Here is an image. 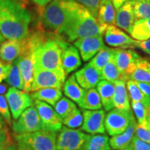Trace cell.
<instances>
[{
  "mask_svg": "<svg viewBox=\"0 0 150 150\" xmlns=\"http://www.w3.org/2000/svg\"><path fill=\"white\" fill-rule=\"evenodd\" d=\"M88 136L79 129L62 127L56 138V150H83Z\"/></svg>",
  "mask_w": 150,
  "mask_h": 150,
  "instance_id": "8992f818",
  "label": "cell"
},
{
  "mask_svg": "<svg viewBox=\"0 0 150 150\" xmlns=\"http://www.w3.org/2000/svg\"><path fill=\"white\" fill-rule=\"evenodd\" d=\"M119 150H133V149L130 147V146H129V147H127L126 148H124V149H119Z\"/></svg>",
  "mask_w": 150,
  "mask_h": 150,
  "instance_id": "11a10c76",
  "label": "cell"
},
{
  "mask_svg": "<svg viewBox=\"0 0 150 150\" xmlns=\"http://www.w3.org/2000/svg\"><path fill=\"white\" fill-rule=\"evenodd\" d=\"M75 47L79 50L83 61H88L101 50L106 47L103 41L102 35L82 38L74 42Z\"/></svg>",
  "mask_w": 150,
  "mask_h": 150,
  "instance_id": "9a60e30c",
  "label": "cell"
},
{
  "mask_svg": "<svg viewBox=\"0 0 150 150\" xmlns=\"http://www.w3.org/2000/svg\"><path fill=\"white\" fill-rule=\"evenodd\" d=\"M63 0H52L40 13L39 24L46 32L57 35L65 18Z\"/></svg>",
  "mask_w": 150,
  "mask_h": 150,
  "instance_id": "5b68a950",
  "label": "cell"
},
{
  "mask_svg": "<svg viewBox=\"0 0 150 150\" xmlns=\"http://www.w3.org/2000/svg\"><path fill=\"white\" fill-rule=\"evenodd\" d=\"M145 1H147V2L150 4V0H145Z\"/></svg>",
  "mask_w": 150,
  "mask_h": 150,
  "instance_id": "91938a15",
  "label": "cell"
},
{
  "mask_svg": "<svg viewBox=\"0 0 150 150\" xmlns=\"http://www.w3.org/2000/svg\"><path fill=\"white\" fill-rule=\"evenodd\" d=\"M35 107L42 122L43 130L57 133L63 127V122L54 109L47 103L34 100Z\"/></svg>",
  "mask_w": 150,
  "mask_h": 150,
  "instance_id": "8fae6325",
  "label": "cell"
},
{
  "mask_svg": "<svg viewBox=\"0 0 150 150\" xmlns=\"http://www.w3.org/2000/svg\"><path fill=\"white\" fill-rule=\"evenodd\" d=\"M131 107L137 119V122L140 126L150 129L149 115L150 106L142 102H131Z\"/></svg>",
  "mask_w": 150,
  "mask_h": 150,
  "instance_id": "4dcf8cb0",
  "label": "cell"
},
{
  "mask_svg": "<svg viewBox=\"0 0 150 150\" xmlns=\"http://www.w3.org/2000/svg\"><path fill=\"white\" fill-rule=\"evenodd\" d=\"M12 141L11 135L9 134L8 129L6 127H4L0 129V145L6 142Z\"/></svg>",
  "mask_w": 150,
  "mask_h": 150,
  "instance_id": "ee69618b",
  "label": "cell"
},
{
  "mask_svg": "<svg viewBox=\"0 0 150 150\" xmlns=\"http://www.w3.org/2000/svg\"><path fill=\"white\" fill-rule=\"evenodd\" d=\"M97 91L100 97L102 106L105 110L109 111L114 108L113 95L115 86L112 82L106 80H102L97 83Z\"/></svg>",
  "mask_w": 150,
  "mask_h": 150,
  "instance_id": "cb8c5ba5",
  "label": "cell"
},
{
  "mask_svg": "<svg viewBox=\"0 0 150 150\" xmlns=\"http://www.w3.org/2000/svg\"><path fill=\"white\" fill-rule=\"evenodd\" d=\"M6 150H18V149H17V147L16 145H14V144H11V145L9 146V147H8V149H7Z\"/></svg>",
  "mask_w": 150,
  "mask_h": 150,
  "instance_id": "f5cc1de1",
  "label": "cell"
},
{
  "mask_svg": "<svg viewBox=\"0 0 150 150\" xmlns=\"http://www.w3.org/2000/svg\"><path fill=\"white\" fill-rule=\"evenodd\" d=\"M109 138L105 134H89L83 150H110Z\"/></svg>",
  "mask_w": 150,
  "mask_h": 150,
  "instance_id": "f546056e",
  "label": "cell"
},
{
  "mask_svg": "<svg viewBox=\"0 0 150 150\" xmlns=\"http://www.w3.org/2000/svg\"><path fill=\"white\" fill-rule=\"evenodd\" d=\"M63 87L65 96L77 104L81 101L85 95L86 90L82 88L77 83L74 74L65 81Z\"/></svg>",
  "mask_w": 150,
  "mask_h": 150,
  "instance_id": "4316f807",
  "label": "cell"
},
{
  "mask_svg": "<svg viewBox=\"0 0 150 150\" xmlns=\"http://www.w3.org/2000/svg\"><path fill=\"white\" fill-rule=\"evenodd\" d=\"M78 106L83 110L102 109V102L97 89L86 90L85 95L81 101L78 104Z\"/></svg>",
  "mask_w": 150,
  "mask_h": 150,
  "instance_id": "83f0119b",
  "label": "cell"
},
{
  "mask_svg": "<svg viewBox=\"0 0 150 150\" xmlns=\"http://www.w3.org/2000/svg\"><path fill=\"white\" fill-rule=\"evenodd\" d=\"M7 90V86L6 84H0V95L4 94Z\"/></svg>",
  "mask_w": 150,
  "mask_h": 150,
  "instance_id": "f907efd6",
  "label": "cell"
},
{
  "mask_svg": "<svg viewBox=\"0 0 150 150\" xmlns=\"http://www.w3.org/2000/svg\"><path fill=\"white\" fill-rule=\"evenodd\" d=\"M136 82V85L139 88V89L146 96L150 99V83H144V82Z\"/></svg>",
  "mask_w": 150,
  "mask_h": 150,
  "instance_id": "bcb514c9",
  "label": "cell"
},
{
  "mask_svg": "<svg viewBox=\"0 0 150 150\" xmlns=\"http://www.w3.org/2000/svg\"><path fill=\"white\" fill-rule=\"evenodd\" d=\"M83 124L80 130L84 132L94 134H105L106 129L104 126L105 111L99 110H83L82 109Z\"/></svg>",
  "mask_w": 150,
  "mask_h": 150,
  "instance_id": "7c38bea8",
  "label": "cell"
},
{
  "mask_svg": "<svg viewBox=\"0 0 150 150\" xmlns=\"http://www.w3.org/2000/svg\"><path fill=\"white\" fill-rule=\"evenodd\" d=\"M63 40L58 35L50 33L47 38L33 52L34 67L65 73L61 57V42Z\"/></svg>",
  "mask_w": 150,
  "mask_h": 150,
  "instance_id": "3957f363",
  "label": "cell"
},
{
  "mask_svg": "<svg viewBox=\"0 0 150 150\" xmlns=\"http://www.w3.org/2000/svg\"><path fill=\"white\" fill-rule=\"evenodd\" d=\"M65 18L57 35L68 42L82 38L103 35L106 28L100 25L97 19L83 6L73 0H63Z\"/></svg>",
  "mask_w": 150,
  "mask_h": 150,
  "instance_id": "6da1fadb",
  "label": "cell"
},
{
  "mask_svg": "<svg viewBox=\"0 0 150 150\" xmlns=\"http://www.w3.org/2000/svg\"><path fill=\"white\" fill-rule=\"evenodd\" d=\"M140 56L134 50L128 49H115L114 59L117 69L122 76L123 80L127 81L135 67V61Z\"/></svg>",
  "mask_w": 150,
  "mask_h": 150,
  "instance_id": "5bb4252c",
  "label": "cell"
},
{
  "mask_svg": "<svg viewBox=\"0 0 150 150\" xmlns=\"http://www.w3.org/2000/svg\"><path fill=\"white\" fill-rule=\"evenodd\" d=\"M73 1H76V2L80 4L81 5L86 7L91 12V13L95 18H97L101 0H73Z\"/></svg>",
  "mask_w": 150,
  "mask_h": 150,
  "instance_id": "f35d334b",
  "label": "cell"
},
{
  "mask_svg": "<svg viewBox=\"0 0 150 150\" xmlns=\"http://www.w3.org/2000/svg\"><path fill=\"white\" fill-rule=\"evenodd\" d=\"M16 1H17V0H16ZM18 1H20L21 2H24V1H25L26 0H18Z\"/></svg>",
  "mask_w": 150,
  "mask_h": 150,
  "instance_id": "680465c9",
  "label": "cell"
},
{
  "mask_svg": "<svg viewBox=\"0 0 150 150\" xmlns=\"http://www.w3.org/2000/svg\"><path fill=\"white\" fill-rule=\"evenodd\" d=\"M21 53L20 40H8L0 47V59L6 63H11L18 59Z\"/></svg>",
  "mask_w": 150,
  "mask_h": 150,
  "instance_id": "603a6c76",
  "label": "cell"
},
{
  "mask_svg": "<svg viewBox=\"0 0 150 150\" xmlns=\"http://www.w3.org/2000/svg\"><path fill=\"white\" fill-rule=\"evenodd\" d=\"M15 134H22L43 130L42 122L35 106H30L12 124Z\"/></svg>",
  "mask_w": 150,
  "mask_h": 150,
  "instance_id": "ba28073f",
  "label": "cell"
},
{
  "mask_svg": "<svg viewBox=\"0 0 150 150\" xmlns=\"http://www.w3.org/2000/svg\"><path fill=\"white\" fill-rule=\"evenodd\" d=\"M61 89L57 88H45L33 92L31 96L33 100L42 101L54 106L56 102L62 97Z\"/></svg>",
  "mask_w": 150,
  "mask_h": 150,
  "instance_id": "484cf974",
  "label": "cell"
},
{
  "mask_svg": "<svg viewBox=\"0 0 150 150\" xmlns=\"http://www.w3.org/2000/svg\"><path fill=\"white\" fill-rule=\"evenodd\" d=\"M6 83L12 86V88H18L19 90H23V84L20 74V70H19L18 60L17 59L13 62L11 67L9 71V74L6 79Z\"/></svg>",
  "mask_w": 150,
  "mask_h": 150,
  "instance_id": "d590c367",
  "label": "cell"
},
{
  "mask_svg": "<svg viewBox=\"0 0 150 150\" xmlns=\"http://www.w3.org/2000/svg\"><path fill=\"white\" fill-rule=\"evenodd\" d=\"M136 136L142 141L150 144V129L145 128L137 124L136 128Z\"/></svg>",
  "mask_w": 150,
  "mask_h": 150,
  "instance_id": "60d3db41",
  "label": "cell"
},
{
  "mask_svg": "<svg viewBox=\"0 0 150 150\" xmlns=\"http://www.w3.org/2000/svg\"><path fill=\"white\" fill-rule=\"evenodd\" d=\"M63 124L70 129H76L81 127L83 124V115L81 110L76 108L63 120Z\"/></svg>",
  "mask_w": 150,
  "mask_h": 150,
  "instance_id": "74e56055",
  "label": "cell"
},
{
  "mask_svg": "<svg viewBox=\"0 0 150 150\" xmlns=\"http://www.w3.org/2000/svg\"><path fill=\"white\" fill-rule=\"evenodd\" d=\"M111 0H101L97 13V20L100 25L116 26V11Z\"/></svg>",
  "mask_w": 150,
  "mask_h": 150,
  "instance_id": "44dd1931",
  "label": "cell"
},
{
  "mask_svg": "<svg viewBox=\"0 0 150 150\" xmlns=\"http://www.w3.org/2000/svg\"><path fill=\"white\" fill-rule=\"evenodd\" d=\"M18 145L29 150H56V133L40 130L32 133L14 134Z\"/></svg>",
  "mask_w": 150,
  "mask_h": 150,
  "instance_id": "277c9868",
  "label": "cell"
},
{
  "mask_svg": "<svg viewBox=\"0 0 150 150\" xmlns=\"http://www.w3.org/2000/svg\"><path fill=\"white\" fill-rule=\"evenodd\" d=\"M137 124L138 122L134 116L125 132L120 135L112 136L109 139L110 148L113 150H119L129 147L134 137L136 136Z\"/></svg>",
  "mask_w": 150,
  "mask_h": 150,
  "instance_id": "ffe728a7",
  "label": "cell"
},
{
  "mask_svg": "<svg viewBox=\"0 0 150 150\" xmlns=\"http://www.w3.org/2000/svg\"><path fill=\"white\" fill-rule=\"evenodd\" d=\"M105 42L112 47L133 49L136 47L138 40H134L115 26H108L104 32Z\"/></svg>",
  "mask_w": 150,
  "mask_h": 150,
  "instance_id": "2e32d148",
  "label": "cell"
},
{
  "mask_svg": "<svg viewBox=\"0 0 150 150\" xmlns=\"http://www.w3.org/2000/svg\"><path fill=\"white\" fill-rule=\"evenodd\" d=\"M74 75L77 83L84 90L94 88L100 81L103 80L101 72L90 62L76 72Z\"/></svg>",
  "mask_w": 150,
  "mask_h": 150,
  "instance_id": "ac0fdd59",
  "label": "cell"
},
{
  "mask_svg": "<svg viewBox=\"0 0 150 150\" xmlns=\"http://www.w3.org/2000/svg\"><path fill=\"white\" fill-rule=\"evenodd\" d=\"M135 21L136 18L132 1L127 0L117 10L115 18L116 26L129 33Z\"/></svg>",
  "mask_w": 150,
  "mask_h": 150,
  "instance_id": "d6986e66",
  "label": "cell"
},
{
  "mask_svg": "<svg viewBox=\"0 0 150 150\" xmlns=\"http://www.w3.org/2000/svg\"><path fill=\"white\" fill-rule=\"evenodd\" d=\"M5 127V122L1 117H0V129H2Z\"/></svg>",
  "mask_w": 150,
  "mask_h": 150,
  "instance_id": "816d5d0a",
  "label": "cell"
},
{
  "mask_svg": "<svg viewBox=\"0 0 150 150\" xmlns=\"http://www.w3.org/2000/svg\"><path fill=\"white\" fill-rule=\"evenodd\" d=\"M134 116L131 110H122L113 108L105 116L104 126L106 131L111 136L122 134L129 127L131 120Z\"/></svg>",
  "mask_w": 150,
  "mask_h": 150,
  "instance_id": "52a82bcc",
  "label": "cell"
},
{
  "mask_svg": "<svg viewBox=\"0 0 150 150\" xmlns=\"http://www.w3.org/2000/svg\"><path fill=\"white\" fill-rule=\"evenodd\" d=\"M115 91L113 95L114 108L122 110H130L129 97L126 87V82L123 80H117L114 82Z\"/></svg>",
  "mask_w": 150,
  "mask_h": 150,
  "instance_id": "7402d4cb",
  "label": "cell"
},
{
  "mask_svg": "<svg viewBox=\"0 0 150 150\" xmlns=\"http://www.w3.org/2000/svg\"><path fill=\"white\" fill-rule=\"evenodd\" d=\"M6 97L14 120L18 119L24 110L33 104V99L29 93L15 88H9Z\"/></svg>",
  "mask_w": 150,
  "mask_h": 150,
  "instance_id": "30bf717a",
  "label": "cell"
},
{
  "mask_svg": "<svg viewBox=\"0 0 150 150\" xmlns=\"http://www.w3.org/2000/svg\"><path fill=\"white\" fill-rule=\"evenodd\" d=\"M11 144H12V141L6 142L4 143L1 144V145H0V150H6Z\"/></svg>",
  "mask_w": 150,
  "mask_h": 150,
  "instance_id": "681fc988",
  "label": "cell"
},
{
  "mask_svg": "<svg viewBox=\"0 0 150 150\" xmlns=\"http://www.w3.org/2000/svg\"><path fill=\"white\" fill-rule=\"evenodd\" d=\"M132 38L138 41L150 38V20H137L134 22L129 33Z\"/></svg>",
  "mask_w": 150,
  "mask_h": 150,
  "instance_id": "f1b7e54d",
  "label": "cell"
},
{
  "mask_svg": "<svg viewBox=\"0 0 150 150\" xmlns=\"http://www.w3.org/2000/svg\"><path fill=\"white\" fill-rule=\"evenodd\" d=\"M149 126H150V111H149Z\"/></svg>",
  "mask_w": 150,
  "mask_h": 150,
  "instance_id": "6f0895ef",
  "label": "cell"
},
{
  "mask_svg": "<svg viewBox=\"0 0 150 150\" xmlns=\"http://www.w3.org/2000/svg\"><path fill=\"white\" fill-rule=\"evenodd\" d=\"M129 79L135 81L150 83V61L146 58L140 57L135 61V67Z\"/></svg>",
  "mask_w": 150,
  "mask_h": 150,
  "instance_id": "d4e9b609",
  "label": "cell"
},
{
  "mask_svg": "<svg viewBox=\"0 0 150 150\" xmlns=\"http://www.w3.org/2000/svg\"><path fill=\"white\" fill-rule=\"evenodd\" d=\"M114 55H115V54H114ZM114 55L110 58L109 61L105 65L104 68L102 69V72H101L103 80H106L108 81L112 82V83H114L116 81L120 79L123 80L122 76L120 72L117 65H116Z\"/></svg>",
  "mask_w": 150,
  "mask_h": 150,
  "instance_id": "1f68e13d",
  "label": "cell"
},
{
  "mask_svg": "<svg viewBox=\"0 0 150 150\" xmlns=\"http://www.w3.org/2000/svg\"><path fill=\"white\" fill-rule=\"evenodd\" d=\"M61 63L65 74L76 70L81 65L78 50L70 42L63 40L61 42Z\"/></svg>",
  "mask_w": 150,
  "mask_h": 150,
  "instance_id": "e0dca14e",
  "label": "cell"
},
{
  "mask_svg": "<svg viewBox=\"0 0 150 150\" xmlns=\"http://www.w3.org/2000/svg\"><path fill=\"white\" fill-rule=\"evenodd\" d=\"M1 40H2V37H1V34H0V42H1Z\"/></svg>",
  "mask_w": 150,
  "mask_h": 150,
  "instance_id": "9f6ffc18",
  "label": "cell"
},
{
  "mask_svg": "<svg viewBox=\"0 0 150 150\" xmlns=\"http://www.w3.org/2000/svg\"><path fill=\"white\" fill-rule=\"evenodd\" d=\"M115 49L108 48L107 47L101 50L96 56L91 60L90 63L94 67L99 70V72H102V69L104 68L105 65L109 61L110 58L115 54Z\"/></svg>",
  "mask_w": 150,
  "mask_h": 150,
  "instance_id": "d6a6232c",
  "label": "cell"
},
{
  "mask_svg": "<svg viewBox=\"0 0 150 150\" xmlns=\"http://www.w3.org/2000/svg\"><path fill=\"white\" fill-rule=\"evenodd\" d=\"M67 75L51 70L34 67V77L31 92L45 88H57L61 89Z\"/></svg>",
  "mask_w": 150,
  "mask_h": 150,
  "instance_id": "9c48e42d",
  "label": "cell"
},
{
  "mask_svg": "<svg viewBox=\"0 0 150 150\" xmlns=\"http://www.w3.org/2000/svg\"><path fill=\"white\" fill-rule=\"evenodd\" d=\"M31 15L16 0H0V32L4 38L21 40L29 33Z\"/></svg>",
  "mask_w": 150,
  "mask_h": 150,
  "instance_id": "7a4b0ae2",
  "label": "cell"
},
{
  "mask_svg": "<svg viewBox=\"0 0 150 150\" xmlns=\"http://www.w3.org/2000/svg\"><path fill=\"white\" fill-rule=\"evenodd\" d=\"M136 47L140 48L142 51L150 55V38L147 40L138 41Z\"/></svg>",
  "mask_w": 150,
  "mask_h": 150,
  "instance_id": "f6af8a7d",
  "label": "cell"
},
{
  "mask_svg": "<svg viewBox=\"0 0 150 150\" xmlns=\"http://www.w3.org/2000/svg\"><path fill=\"white\" fill-rule=\"evenodd\" d=\"M0 115L8 125H11V115L8 102L4 96L0 95Z\"/></svg>",
  "mask_w": 150,
  "mask_h": 150,
  "instance_id": "ab89813d",
  "label": "cell"
},
{
  "mask_svg": "<svg viewBox=\"0 0 150 150\" xmlns=\"http://www.w3.org/2000/svg\"><path fill=\"white\" fill-rule=\"evenodd\" d=\"M129 146L133 150H150V144L142 141L135 136Z\"/></svg>",
  "mask_w": 150,
  "mask_h": 150,
  "instance_id": "b9f144b4",
  "label": "cell"
},
{
  "mask_svg": "<svg viewBox=\"0 0 150 150\" xmlns=\"http://www.w3.org/2000/svg\"><path fill=\"white\" fill-rule=\"evenodd\" d=\"M76 108L77 107L73 101L70 100L67 97H61L56 102L54 106V110L61 118V120L63 121L67 115H70L71 112Z\"/></svg>",
  "mask_w": 150,
  "mask_h": 150,
  "instance_id": "836d02e7",
  "label": "cell"
},
{
  "mask_svg": "<svg viewBox=\"0 0 150 150\" xmlns=\"http://www.w3.org/2000/svg\"><path fill=\"white\" fill-rule=\"evenodd\" d=\"M11 64L6 63L2 61H0V83H1L8 76Z\"/></svg>",
  "mask_w": 150,
  "mask_h": 150,
  "instance_id": "7bdbcfd3",
  "label": "cell"
},
{
  "mask_svg": "<svg viewBox=\"0 0 150 150\" xmlns=\"http://www.w3.org/2000/svg\"><path fill=\"white\" fill-rule=\"evenodd\" d=\"M17 60L23 84V91L29 93L32 91L34 77L33 52L29 50L22 51Z\"/></svg>",
  "mask_w": 150,
  "mask_h": 150,
  "instance_id": "4fadbf2b",
  "label": "cell"
},
{
  "mask_svg": "<svg viewBox=\"0 0 150 150\" xmlns=\"http://www.w3.org/2000/svg\"><path fill=\"white\" fill-rule=\"evenodd\" d=\"M127 1V0H111L112 4H113L116 11H117L120 7H121Z\"/></svg>",
  "mask_w": 150,
  "mask_h": 150,
  "instance_id": "c3c4849f",
  "label": "cell"
},
{
  "mask_svg": "<svg viewBox=\"0 0 150 150\" xmlns=\"http://www.w3.org/2000/svg\"><path fill=\"white\" fill-rule=\"evenodd\" d=\"M52 0H33V1L39 7L40 9H44L47 5H48Z\"/></svg>",
  "mask_w": 150,
  "mask_h": 150,
  "instance_id": "7dc6e473",
  "label": "cell"
},
{
  "mask_svg": "<svg viewBox=\"0 0 150 150\" xmlns=\"http://www.w3.org/2000/svg\"><path fill=\"white\" fill-rule=\"evenodd\" d=\"M137 20H150V4L145 0H131Z\"/></svg>",
  "mask_w": 150,
  "mask_h": 150,
  "instance_id": "8d00e7d4",
  "label": "cell"
},
{
  "mask_svg": "<svg viewBox=\"0 0 150 150\" xmlns=\"http://www.w3.org/2000/svg\"><path fill=\"white\" fill-rule=\"evenodd\" d=\"M126 87L131 102H142L150 106V99L139 89L134 80L127 81Z\"/></svg>",
  "mask_w": 150,
  "mask_h": 150,
  "instance_id": "e575fe53",
  "label": "cell"
},
{
  "mask_svg": "<svg viewBox=\"0 0 150 150\" xmlns=\"http://www.w3.org/2000/svg\"><path fill=\"white\" fill-rule=\"evenodd\" d=\"M17 149H18V150H29V149H26V148L22 147H21V146H19V145H18V147H17Z\"/></svg>",
  "mask_w": 150,
  "mask_h": 150,
  "instance_id": "db71d44e",
  "label": "cell"
}]
</instances>
